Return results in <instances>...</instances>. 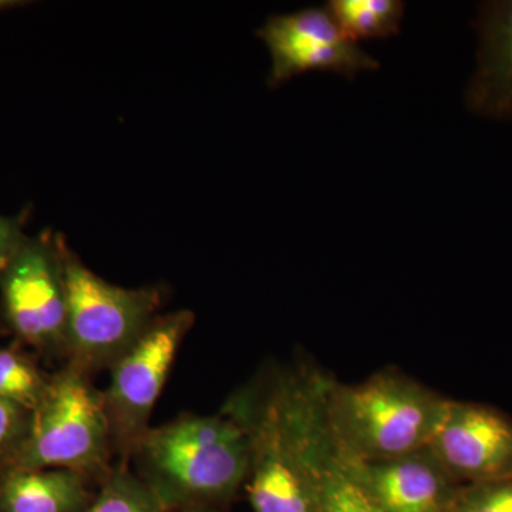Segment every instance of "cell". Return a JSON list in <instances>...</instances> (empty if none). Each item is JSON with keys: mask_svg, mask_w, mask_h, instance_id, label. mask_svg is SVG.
Masks as SVG:
<instances>
[{"mask_svg": "<svg viewBox=\"0 0 512 512\" xmlns=\"http://www.w3.org/2000/svg\"><path fill=\"white\" fill-rule=\"evenodd\" d=\"M131 456L165 510L211 503L229 497L248 476L251 433L232 406L220 416H183L148 429Z\"/></svg>", "mask_w": 512, "mask_h": 512, "instance_id": "cell-1", "label": "cell"}, {"mask_svg": "<svg viewBox=\"0 0 512 512\" xmlns=\"http://www.w3.org/2000/svg\"><path fill=\"white\" fill-rule=\"evenodd\" d=\"M448 403L409 377L383 372L330 393L329 429L353 463L396 460L429 448Z\"/></svg>", "mask_w": 512, "mask_h": 512, "instance_id": "cell-2", "label": "cell"}, {"mask_svg": "<svg viewBox=\"0 0 512 512\" xmlns=\"http://www.w3.org/2000/svg\"><path fill=\"white\" fill-rule=\"evenodd\" d=\"M89 375L67 363L50 376L45 397L30 413L28 433L8 467L62 468L86 477L106 470L113 439L103 393Z\"/></svg>", "mask_w": 512, "mask_h": 512, "instance_id": "cell-3", "label": "cell"}, {"mask_svg": "<svg viewBox=\"0 0 512 512\" xmlns=\"http://www.w3.org/2000/svg\"><path fill=\"white\" fill-rule=\"evenodd\" d=\"M69 363L90 373L110 367L127 352L157 318L163 302L158 286L128 289L111 285L90 271L82 259L66 251Z\"/></svg>", "mask_w": 512, "mask_h": 512, "instance_id": "cell-4", "label": "cell"}, {"mask_svg": "<svg viewBox=\"0 0 512 512\" xmlns=\"http://www.w3.org/2000/svg\"><path fill=\"white\" fill-rule=\"evenodd\" d=\"M66 242L43 231L28 237L0 274V316L20 345L66 355Z\"/></svg>", "mask_w": 512, "mask_h": 512, "instance_id": "cell-5", "label": "cell"}, {"mask_svg": "<svg viewBox=\"0 0 512 512\" xmlns=\"http://www.w3.org/2000/svg\"><path fill=\"white\" fill-rule=\"evenodd\" d=\"M194 319L191 311L157 316L137 342L110 367V383L103 397L113 448L121 456H131L138 441L150 429L151 413Z\"/></svg>", "mask_w": 512, "mask_h": 512, "instance_id": "cell-6", "label": "cell"}, {"mask_svg": "<svg viewBox=\"0 0 512 512\" xmlns=\"http://www.w3.org/2000/svg\"><path fill=\"white\" fill-rule=\"evenodd\" d=\"M271 53L268 86L275 89L311 70H326L353 80L379 62L353 43L326 8L271 16L258 30Z\"/></svg>", "mask_w": 512, "mask_h": 512, "instance_id": "cell-7", "label": "cell"}, {"mask_svg": "<svg viewBox=\"0 0 512 512\" xmlns=\"http://www.w3.org/2000/svg\"><path fill=\"white\" fill-rule=\"evenodd\" d=\"M429 451L448 476L476 484L512 480V420L478 404L450 402Z\"/></svg>", "mask_w": 512, "mask_h": 512, "instance_id": "cell-8", "label": "cell"}, {"mask_svg": "<svg viewBox=\"0 0 512 512\" xmlns=\"http://www.w3.org/2000/svg\"><path fill=\"white\" fill-rule=\"evenodd\" d=\"M477 64L467 84L466 106L476 116L512 120V0L478 9Z\"/></svg>", "mask_w": 512, "mask_h": 512, "instance_id": "cell-9", "label": "cell"}, {"mask_svg": "<svg viewBox=\"0 0 512 512\" xmlns=\"http://www.w3.org/2000/svg\"><path fill=\"white\" fill-rule=\"evenodd\" d=\"M353 464L384 512H437L444 500L448 473L429 448L382 463Z\"/></svg>", "mask_w": 512, "mask_h": 512, "instance_id": "cell-10", "label": "cell"}, {"mask_svg": "<svg viewBox=\"0 0 512 512\" xmlns=\"http://www.w3.org/2000/svg\"><path fill=\"white\" fill-rule=\"evenodd\" d=\"M86 476L62 468L0 470V512H82L89 504Z\"/></svg>", "mask_w": 512, "mask_h": 512, "instance_id": "cell-11", "label": "cell"}, {"mask_svg": "<svg viewBox=\"0 0 512 512\" xmlns=\"http://www.w3.org/2000/svg\"><path fill=\"white\" fill-rule=\"evenodd\" d=\"M315 474L316 512H384L348 458L318 464L316 457Z\"/></svg>", "mask_w": 512, "mask_h": 512, "instance_id": "cell-12", "label": "cell"}, {"mask_svg": "<svg viewBox=\"0 0 512 512\" xmlns=\"http://www.w3.org/2000/svg\"><path fill=\"white\" fill-rule=\"evenodd\" d=\"M326 9L356 45L359 40L397 35L404 16L400 0H332Z\"/></svg>", "mask_w": 512, "mask_h": 512, "instance_id": "cell-13", "label": "cell"}, {"mask_svg": "<svg viewBox=\"0 0 512 512\" xmlns=\"http://www.w3.org/2000/svg\"><path fill=\"white\" fill-rule=\"evenodd\" d=\"M50 376L22 350L0 346V399L32 413L45 397Z\"/></svg>", "mask_w": 512, "mask_h": 512, "instance_id": "cell-14", "label": "cell"}, {"mask_svg": "<svg viewBox=\"0 0 512 512\" xmlns=\"http://www.w3.org/2000/svg\"><path fill=\"white\" fill-rule=\"evenodd\" d=\"M160 498L141 477L133 476L121 464L111 471L100 493L82 512H164Z\"/></svg>", "mask_w": 512, "mask_h": 512, "instance_id": "cell-15", "label": "cell"}, {"mask_svg": "<svg viewBox=\"0 0 512 512\" xmlns=\"http://www.w3.org/2000/svg\"><path fill=\"white\" fill-rule=\"evenodd\" d=\"M30 413L0 399V470L9 466L28 433Z\"/></svg>", "mask_w": 512, "mask_h": 512, "instance_id": "cell-16", "label": "cell"}, {"mask_svg": "<svg viewBox=\"0 0 512 512\" xmlns=\"http://www.w3.org/2000/svg\"><path fill=\"white\" fill-rule=\"evenodd\" d=\"M476 485L466 498L464 512H512V480Z\"/></svg>", "mask_w": 512, "mask_h": 512, "instance_id": "cell-17", "label": "cell"}, {"mask_svg": "<svg viewBox=\"0 0 512 512\" xmlns=\"http://www.w3.org/2000/svg\"><path fill=\"white\" fill-rule=\"evenodd\" d=\"M29 212V210L22 211L15 217L0 215V274L28 238L25 234V225Z\"/></svg>", "mask_w": 512, "mask_h": 512, "instance_id": "cell-18", "label": "cell"}, {"mask_svg": "<svg viewBox=\"0 0 512 512\" xmlns=\"http://www.w3.org/2000/svg\"><path fill=\"white\" fill-rule=\"evenodd\" d=\"M9 5H10L9 2H0V9L9 8Z\"/></svg>", "mask_w": 512, "mask_h": 512, "instance_id": "cell-19", "label": "cell"}]
</instances>
